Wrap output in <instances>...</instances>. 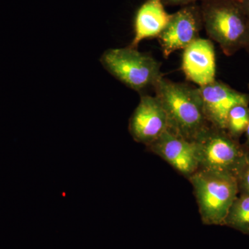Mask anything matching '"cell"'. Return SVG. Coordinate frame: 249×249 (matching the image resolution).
<instances>
[{"mask_svg": "<svg viewBox=\"0 0 249 249\" xmlns=\"http://www.w3.org/2000/svg\"><path fill=\"white\" fill-rule=\"evenodd\" d=\"M202 27L201 8L196 5L184 6L172 14L169 23L158 37L163 57L168 58L199 38Z\"/></svg>", "mask_w": 249, "mask_h": 249, "instance_id": "6", "label": "cell"}, {"mask_svg": "<svg viewBox=\"0 0 249 249\" xmlns=\"http://www.w3.org/2000/svg\"><path fill=\"white\" fill-rule=\"evenodd\" d=\"M249 21V0H237Z\"/></svg>", "mask_w": 249, "mask_h": 249, "instance_id": "16", "label": "cell"}, {"mask_svg": "<svg viewBox=\"0 0 249 249\" xmlns=\"http://www.w3.org/2000/svg\"><path fill=\"white\" fill-rule=\"evenodd\" d=\"M147 148L188 178L199 170L196 142L183 138L169 129Z\"/></svg>", "mask_w": 249, "mask_h": 249, "instance_id": "7", "label": "cell"}, {"mask_svg": "<svg viewBox=\"0 0 249 249\" xmlns=\"http://www.w3.org/2000/svg\"><path fill=\"white\" fill-rule=\"evenodd\" d=\"M246 142L245 145L247 146V148L249 149V124L248 127H247V129H246Z\"/></svg>", "mask_w": 249, "mask_h": 249, "instance_id": "17", "label": "cell"}, {"mask_svg": "<svg viewBox=\"0 0 249 249\" xmlns=\"http://www.w3.org/2000/svg\"><path fill=\"white\" fill-rule=\"evenodd\" d=\"M199 169L229 174L237 178L245 165L249 149L224 129L210 125L196 141Z\"/></svg>", "mask_w": 249, "mask_h": 249, "instance_id": "5", "label": "cell"}, {"mask_svg": "<svg viewBox=\"0 0 249 249\" xmlns=\"http://www.w3.org/2000/svg\"></svg>", "mask_w": 249, "mask_h": 249, "instance_id": "19", "label": "cell"}, {"mask_svg": "<svg viewBox=\"0 0 249 249\" xmlns=\"http://www.w3.org/2000/svg\"><path fill=\"white\" fill-rule=\"evenodd\" d=\"M168 129V118L158 98L142 95L129 121L134 140L147 147Z\"/></svg>", "mask_w": 249, "mask_h": 249, "instance_id": "9", "label": "cell"}, {"mask_svg": "<svg viewBox=\"0 0 249 249\" xmlns=\"http://www.w3.org/2000/svg\"><path fill=\"white\" fill-rule=\"evenodd\" d=\"M244 49H245L246 50H247V52L249 53V28L248 33H247V38H246L245 47H244Z\"/></svg>", "mask_w": 249, "mask_h": 249, "instance_id": "18", "label": "cell"}, {"mask_svg": "<svg viewBox=\"0 0 249 249\" xmlns=\"http://www.w3.org/2000/svg\"><path fill=\"white\" fill-rule=\"evenodd\" d=\"M188 179L194 189L203 224L224 226L229 210L238 196L237 178L229 174L199 169Z\"/></svg>", "mask_w": 249, "mask_h": 249, "instance_id": "3", "label": "cell"}, {"mask_svg": "<svg viewBox=\"0 0 249 249\" xmlns=\"http://www.w3.org/2000/svg\"><path fill=\"white\" fill-rule=\"evenodd\" d=\"M199 0H162V2L167 6H188Z\"/></svg>", "mask_w": 249, "mask_h": 249, "instance_id": "15", "label": "cell"}, {"mask_svg": "<svg viewBox=\"0 0 249 249\" xmlns=\"http://www.w3.org/2000/svg\"><path fill=\"white\" fill-rule=\"evenodd\" d=\"M239 195L229 210L224 226L249 235V194Z\"/></svg>", "mask_w": 249, "mask_h": 249, "instance_id": "12", "label": "cell"}, {"mask_svg": "<svg viewBox=\"0 0 249 249\" xmlns=\"http://www.w3.org/2000/svg\"><path fill=\"white\" fill-rule=\"evenodd\" d=\"M205 116L211 125L226 130L228 114L237 105H249V95L232 89L223 82L197 88Z\"/></svg>", "mask_w": 249, "mask_h": 249, "instance_id": "8", "label": "cell"}, {"mask_svg": "<svg viewBox=\"0 0 249 249\" xmlns=\"http://www.w3.org/2000/svg\"><path fill=\"white\" fill-rule=\"evenodd\" d=\"M171 18L172 14L165 11L162 0H147L137 10L134 18V38L129 47L137 49L142 40L158 38Z\"/></svg>", "mask_w": 249, "mask_h": 249, "instance_id": "11", "label": "cell"}, {"mask_svg": "<svg viewBox=\"0 0 249 249\" xmlns=\"http://www.w3.org/2000/svg\"><path fill=\"white\" fill-rule=\"evenodd\" d=\"M249 124V107L246 105H237L228 114L226 131L232 138L239 140L245 133Z\"/></svg>", "mask_w": 249, "mask_h": 249, "instance_id": "13", "label": "cell"}, {"mask_svg": "<svg viewBox=\"0 0 249 249\" xmlns=\"http://www.w3.org/2000/svg\"><path fill=\"white\" fill-rule=\"evenodd\" d=\"M203 26L227 56L245 47L249 21L237 0H203Z\"/></svg>", "mask_w": 249, "mask_h": 249, "instance_id": "2", "label": "cell"}, {"mask_svg": "<svg viewBox=\"0 0 249 249\" xmlns=\"http://www.w3.org/2000/svg\"><path fill=\"white\" fill-rule=\"evenodd\" d=\"M103 67L116 79L134 91L142 92L163 76L160 62L137 49H109L100 58Z\"/></svg>", "mask_w": 249, "mask_h": 249, "instance_id": "4", "label": "cell"}, {"mask_svg": "<svg viewBox=\"0 0 249 249\" xmlns=\"http://www.w3.org/2000/svg\"><path fill=\"white\" fill-rule=\"evenodd\" d=\"M154 88L155 96L166 114L170 130L196 142L211 125L205 116L197 88L175 83L163 76Z\"/></svg>", "mask_w": 249, "mask_h": 249, "instance_id": "1", "label": "cell"}, {"mask_svg": "<svg viewBox=\"0 0 249 249\" xmlns=\"http://www.w3.org/2000/svg\"><path fill=\"white\" fill-rule=\"evenodd\" d=\"M181 68L187 79L199 87L216 80V58L213 43L198 38L183 49Z\"/></svg>", "mask_w": 249, "mask_h": 249, "instance_id": "10", "label": "cell"}, {"mask_svg": "<svg viewBox=\"0 0 249 249\" xmlns=\"http://www.w3.org/2000/svg\"><path fill=\"white\" fill-rule=\"evenodd\" d=\"M239 193L249 194V153L243 168L237 178Z\"/></svg>", "mask_w": 249, "mask_h": 249, "instance_id": "14", "label": "cell"}]
</instances>
